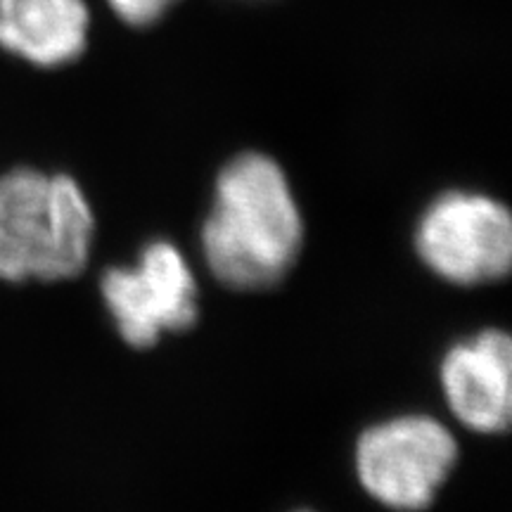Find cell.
<instances>
[{"mask_svg": "<svg viewBox=\"0 0 512 512\" xmlns=\"http://www.w3.org/2000/svg\"><path fill=\"white\" fill-rule=\"evenodd\" d=\"M299 512H309V510H299Z\"/></svg>", "mask_w": 512, "mask_h": 512, "instance_id": "9c48e42d", "label": "cell"}, {"mask_svg": "<svg viewBox=\"0 0 512 512\" xmlns=\"http://www.w3.org/2000/svg\"><path fill=\"white\" fill-rule=\"evenodd\" d=\"M415 249L422 264L446 283H491L510 271V214L482 192H444L420 216Z\"/></svg>", "mask_w": 512, "mask_h": 512, "instance_id": "277c9868", "label": "cell"}, {"mask_svg": "<svg viewBox=\"0 0 512 512\" xmlns=\"http://www.w3.org/2000/svg\"><path fill=\"white\" fill-rule=\"evenodd\" d=\"M456 460V439L430 415L380 422L356 444L358 482L377 503L399 512L430 508Z\"/></svg>", "mask_w": 512, "mask_h": 512, "instance_id": "3957f363", "label": "cell"}, {"mask_svg": "<svg viewBox=\"0 0 512 512\" xmlns=\"http://www.w3.org/2000/svg\"><path fill=\"white\" fill-rule=\"evenodd\" d=\"M441 389L458 422L467 430L494 434L512 415V344L501 330L453 344L441 361Z\"/></svg>", "mask_w": 512, "mask_h": 512, "instance_id": "8992f818", "label": "cell"}, {"mask_svg": "<svg viewBox=\"0 0 512 512\" xmlns=\"http://www.w3.org/2000/svg\"><path fill=\"white\" fill-rule=\"evenodd\" d=\"M102 299L126 344L143 349L164 332L188 330L197 320V283L181 249L155 240L133 268H110L100 280Z\"/></svg>", "mask_w": 512, "mask_h": 512, "instance_id": "5b68a950", "label": "cell"}, {"mask_svg": "<svg viewBox=\"0 0 512 512\" xmlns=\"http://www.w3.org/2000/svg\"><path fill=\"white\" fill-rule=\"evenodd\" d=\"M304 242V221L278 162L245 152L223 166L202 228V254L216 280L264 290L285 278Z\"/></svg>", "mask_w": 512, "mask_h": 512, "instance_id": "6da1fadb", "label": "cell"}, {"mask_svg": "<svg viewBox=\"0 0 512 512\" xmlns=\"http://www.w3.org/2000/svg\"><path fill=\"white\" fill-rule=\"evenodd\" d=\"M88 31L86 0H0V48L34 67L55 69L79 60Z\"/></svg>", "mask_w": 512, "mask_h": 512, "instance_id": "52a82bcc", "label": "cell"}, {"mask_svg": "<svg viewBox=\"0 0 512 512\" xmlns=\"http://www.w3.org/2000/svg\"><path fill=\"white\" fill-rule=\"evenodd\" d=\"M95 216L67 174L19 166L0 176V280H67L88 264Z\"/></svg>", "mask_w": 512, "mask_h": 512, "instance_id": "7a4b0ae2", "label": "cell"}, {"mask_svg": "<svg viewBox=\"0 0 512 512\" xmlns=\"http://www.w3.org/2000/svg\"><path fill=\"white\" fill-rule=\"evenodd\" d=\"M178 0H107L110 10L131 27H150L162 19Z\"/></svg>", "mask_w": 512, "mask_h": 512, "instance_id": "ba28073f", "label": "cell"}]
</instances>
